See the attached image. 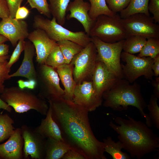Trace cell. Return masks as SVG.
<instances>
[{
  "instance_id": "obj_18",
  "label": "cell",
  "mask_w": 159,
  "mask_h": 159,
  "mask_svg": "<svg viewBox=\"0 0 159 159\" xmlns=\"http://www.w3.org/2000/svg\"><path fill=\"white\" fill-rule=\"evenodd\" d=\"M24 140L21 129H16L5 143L0 144V159H21Z\"/></svg>"
},
{
  "instance_id": "obj_3",
  "label": "cell",
  "mask_w": 159,
  "mask_h": 159,
  "mask_svg": "<svg viewBox=\"0 0 159 159\" xmlns=\"http://www.w3.org/2000/svg\"><path fill=\"white\" fill-rule=\"evenodd\" d=\"M102 98L104 100L103 106L115 111L126 110L129 106L135 107L145 119L146 124L150 127L152 126L149 115L144 112L147 104L140 86L135 81L131 83L124 78L120 79L103 93Z\"/></svg>"
},
{
  "instance_id": "obj_43",
  "label": "cell",
  "mask_w": 159,
  "mask_h": 159,
  "mask_svg": "<svg viewBox=\"0 0 159 159\" xmlns=\"http://www.w3.org/2000/svg\"><path fill=\"white\" fill-rule=\"evenodd\" d=\"M152 69L154 75L156 77H158L159 75V54L154 58Z\"/></svg>"
},
{
  "instance_id": "obj_38",
  "label": "cell",
  "mask_w": 159,
  "mask_h": 159,
  "mask_svg": "<svg viewBox=\"0 0 159 159\" xmlns=\"http://www.w3.org/2000/svg\"><path fill=\"white\" fill-rule=\"evenodd\" d=\"M9 12V17L15 18L16 12L23 0H6Z\"/></svg>"
},
{
  "instance_id": "obj_20",
  "label": "cell",
  "mask_w": 159,
  "mask_h": 159,
  "mask_svg": "<svg viewBox=\"0 0 159 159\" xmlns=\"http://www.w3.org/2000/svg\"><path fill=\"white\" fill-rule=\"evenodd\" d=\"M46 116L42 119L40 125L34 129L35 130L44 138L52 139L66 143L59 127L52 117L49 106Z\"/></svg>"
},
{
  "instance_id": "obj_33",
  "label": "cell",
  "mask_w": 159,
  "mask_h": 159,
  "mask_svg": "<svg viewBox=\"0 0 159 159\" xmlns=\"http://www.w3.org/2000/svg\"><path fill=\"white\" fill-rule=\"evenodd\" d=\"M31 8L36 9L41 14L50 18L51 17L47 0H27Z\"/></svg>"
},
{
  "instance_id": "obj_15",
  "label": "cell",
  "mask_w": 159,
  "mask_h": 159,
  "mask_svg": "<svg viewBox=\"0 0 159 159\" xmlns=\"http://www.w3.org/2000/svg\"><path fill=\"white\" fill-rule=\"evenodd\" d=\"M121 79L114 74L97 57L92 81L97 94L102 97L103 93Z\"/></svg>"
},
{
  "instance_id": "obj_1",
  "label": "cell",
  "mask_w": 159,
  "mask_h": 159,
  "mask_svg": "<svg viewBox=\"0 0 159 159\" xmlns=\"http://www.w3.org/2000/svg\"><path fill=\"white\" fill-rule=\"evenodd\" d=\"M52 117L59 127L66 143L85 159H106L104 143L95 136L89 112L72 101L58 96L48 100Z\"/></svg>"
},
{
  "instance_id": "obj_2",
  "label": "cell",
  "mask_w": 159,
  "mask_h": 159,
  "mask_svg": "<svg viewBox=\"0 0 159 159\" xmlns=\"http://www.w3.org/2000/svg\"><path fill=\"white\" fill-rule=\"evenodd\" d=\"M127 119L117 116L115 124L111 121L109 125L118 134L123 149L132 158L138 159L145 155L159 151V137L145 123L129 116Z\"/></svg>"
},
{
  "instance_id": "obj_37",
  "label": "cell",
  "mask_w": 159,
  "mask_h": 159,
  "mask_svg": "<svg viewBox=\"0 0 159 159\" xmlns=\"http://www.w3.org/2000/svg\"><path fill=\"white\" fill-rule=\"evenodd\" d=\"M148 10L153 15L154 22L159 23V0H150Z\"/></svg>"
},
{
  "instance_id": "obj_48",
  "label": "cell",
  "mask_w": 159,
  "mask_h": 159,
  "mask_svg": "<svg viewBox=\"0 0 159 159\" xmlns=\"http://www.w3.org/2000/svg\"><path fill=\"white\" fill-rule=\"evenodd\" d=\"M9 56L8 55L5 56L0 57V62L7 60L9 58Z\"/></svg>"
},
{
  "instance_id": "obj_41",
  "label": "cell",
  "mask_w": 159,
  "mask_h": 159,
  "mask_svg": "<svg viewBox=\"0 0 159 159\" xmlns=\"http://www.w3.org/2000/svg\"><path fill=\"white\" fill-rule=\"evenodd\" d=\"M30 13L29 10L25 6H20L17 10L15 18L17 19L23 20L26 18Z\"/></svg>"
},
{
  "instance_id": "obj_22",
  "label": "cell",
  "mask_w": 159,
  "mask_h": 159,
  "mask_svg": "<svg viewBox=\"0 0 159 159\" xmlns=\"http://www.w3.org/2000/svg\"><path fill=\"white\" fill-rule=\"evenodd\" d=\"M45 144V159H62L65 154L71 149L67 144L51 138H47Z\"/></svg>"
},
{
  "instance_id": "obj_10",
  "label": "cell",
  "mask_w": 159,
  "mask_h": 159,
  "mask_svg": "<svg viewBox=\"0 0 159 159\" xmlns=\"http://www.w3.org/2000/svg\"><path fill=\"white\" fill-rule=\"evenodd\" d=\"M36 71L39 97L47 100L53 96L63 97L64 91L60 85V79L56 69L45 64H38Z\"/></svg>"
},
{
  "instance_id": "obj_44",
  "label": "cell",
  "mask_w": 159,
  "mask_h": 159,
  "mask_svg": "<svg viewBox=\"0 0 159 159\" xmlns=\"http://www.w3.org/2000/svg\"><path fill=\"white\" fill-rule=\"evenodd\" d=\"M152 84L154 87V94L159 98V77H156L155 80H152Z\"/></svg>"
},
{
  "instance_id": "obj_27",
  "label": "cell",
  "mask_w": 159,
  "mask_h": 159,
  "mask_svg": "<svg viewBox=\"0 0 159 159\" xmlns=\"http://www.w3.org/2000/svg\"><path fill=\"white\" fill-rule=\"evenodd\" d=\"M147 38L139 35H129L125 39L123 50L126 52L134 54L139 53L145 44Z\"/></svg>"
},
{
  "instance_id": "obj_45",
  "label": "cell",
  "mask_w": 159,
  "mask_h": 159,
  "mask_svg": "<svg viewBox=\"0 0 159 159\" xmlns=\"http://www.w3.org/2000/svg\"><path fill=\"white\" fill-rule=\"evenodd\" d=\"M9 46L4 43L0 44V57L8 55Z\"/></svg>"
},
{
  "instance_id": "obj_36",
  "label": "cell",
  "mask_w": 159,
  "mask_h": 159,
  "mask_svg": "<svg viewBox=\"0 0 159 159\" xmlns=\"http://www.w3.org/2000/svg\"><path fill=\"white\" fill-rule=\"evenodd\" d=\"M7 60L0 62V93H1L5 88L4 81L9 79V73L11 69L7 66Z\"/></svg>"
},
{
  "instance_id": "obj_8",
  "label": "cell",
  "mask_w": 159,
  "mask_h": 159,
  "mask_svg": "<svg viewBox=\"0 0 159 159\" xmlns=\"http://www.w3.org/2000/svg\"><path fill=\"white\" fill-rule=\"evenodd\" d=\"M120 58L125 64H121L123 78L132 83L139 77L143 76L153 80L154 74L152 69L154 59L150 57H140L125 52H122Z\"/></svg>"
},
{
  "instance_id": "obj_24",
  "label": "cell",
  "mask_w": 159,
  "mask_h": 159,
  "mask_svg": "<svg viewBox=\"0 0 159 159\" xmlns=\"http://www.w3.org/2000/svg\"><path fill=\"white\" fill-rule=\"evenodd\" d=\"M105 152L109 154L113 159H130V156L122 152L123 146L121 142L113 140L111 137L103 139Z\"/></svg>"
},
{
  "instance_id": "obj_26",
  "label": "cell",
  "mask_w": 159,
  "mask_h": 159,
  "mask_svg": "<svg viewBox=\"0 0 159 159\" xmlns=\"http://www.w3.org/2000/svg\"><path fill=\"white\" fill-rule=\"evenodd\" d=\"M57 42L64 57L65 64H69L74 57L84 48L69 40H63Z\"/></svg>"
},
{
  "instance_id": "obj_28",
  "label": "cell",
  "mask_w": 159,
  "mask_h": 159,
  "mask_svg": "<svg viewBox=\"0 0 159 159\" xmlns=\"http://www.w3.org/2000/svg\"><path fill=\"white\" fill-rule=\"evenodd\" d=\"M90 5L89 12L91 19L95 21L97 18L101 15L113 16L115 14L108 8L105 0H88Z\"/></svg>"
},
{
  "instance_id": "obj_40",
  "label": "cell",
  "mask_w": 159,
  "mask_h": 159,
  "mask_svg": "<svg viewBox=\"0 0 159 159\" xmlns=\"http://www.w3.org/2000/svg\"><path fill=\"white\" fill-rule=\"evenodd\" d=\"M9 15L6 0H0V18L2 19L9 17Z\"/></svg>"
},
{
  "instance_id": "obj_30",
  "label": "cell",
  "mask_w": 159,
  "mask_h": 159,
  "mask_svg": "<svg viewBox=\"0 0 159 159\" xmlns=\"http://www.w3.org/2000/svg\"><path fill=\"white\" fill-rule=\"evenodd\" d=\"M159 54V38H150L140 52L138 56L150 57L154 59Z\"/></svg>"
},
{
  "instance_id": "obj_21",
  "label": "cell",
  "mask_w": 159,
  "mask_h": 159,
  "mask_svg": "<svg viewBox=\"0 0 159 159\" xmlns=\"http://www.w3.org/2000/svg\"><path fill=\"white\" fill-rule=\"evenodd\" d=\"M56 69L64 87L63 98L72 101L74 90L77 85L73 76V65L70 63L64 64Z\"/></svg>"
},
{
  "instance_id": "obj_32",
  "label": "cell",
  "mask_w": 159,
  "mask_h": 159,
  "mask_svg": "<svg viewBox=\"0 0 159 159\" xmlns=\"http://www.w3.org/2000/svg\"><path fill=\"white\" fill-rule=\"evenodd\" d=\"M44 64L56 69L59 66L65 64L64 57L58 45L50 53Z\"/></svg>"
},
{
  "instance_id": "obj_13",
  "label": "cell",
  "mask_w": 159,
  "mask_h": 159,
  "mask_svg": "<svg viewBox=\"0 0 159 159\" xmlns=\"http://www.w3.org/2000/svg\"><path fill=\"white\" fill-rule=\"evenodd\" d=\"M72 101L89 112L95 111L101 106L103 99L95 92L92 81H84L77 84L74 90Z\"/></svg>"
},
{
  "instance_id": "obj_39",
  "label": "cell",
  "mask_w": 159,
  "mask_h": 159,
  "mask_svg": "<svg viewBox=\"0 0 159 159\" xmlns=\"http://www.w3.org/2000/svg\"><path fill=\"white\" fill-rule=\"evenodd\" d=\"M17 83L18 87L20 88L25 89L27 88L30 90L34 89L37 84V82L33 80L24 81L20 80L17 81Z\"/></svg>"
},
{
  "instance_id": "obj_46",
  "label": "cell",
  "mask_w": 159,
  "mask_h": 159,
  "mask_svg": "<svg viewBox=\"0 0 159 159\" xmlns=\"http://www.w3.org/2000/svg\"><path fill=\"white\" fill-rule=\"evenodd\" d=\"M1 109L5 110L10 112H11L12 110L11 107L8 105L0 98V110Z\"/></svg>"
},
{
  "instance_id": "obj_19",
  "label": "cell",
  "mask_w": 159,
  "mask_h": 159,
  "mask_svg": "<svg viewBox=\"0 0 159 159\" xmlns=\"http://www.w3.org/2000/svg\"><path fill=\"white\" fill-rule=\"evenodd\" d=\"M24 51V57L21 64L16 72L9 74V78L21 77L37 82V72L33 61L35 50L33 44L29 41H25Z\"/></svg>"
},
{
  "instance_id": "obj_16",
  "label": "cell",
  "mask_w": 159,
  "mask_h": 159,
  "mask_svg": "<svg viewBox=\"0 0 159 159\" xmlns=\"http://www.w3.org/2000/svg\"><path fill=\"white\" fill-rule=\"evenodd\" d=\"M28 39L33 44L36 54V61L38 64H44L48 56L58 45L50 38L43 30L37 29L29 33Z\"/></svg>"
},
{
  "instance_id": "obj_4",
  "label": "cell",
  "mask_w": 159,
  "mask_h": 159,
  "mask_svg": "<svg viewBox=\"0 0 159 159\" xmlns=\"http://www.w3.org/2000/svg\"><path fill=\"white\" fill-rule=\"evenodd\" d=\"M0 98L15 112L21 113L34 110L46 115L49 108L46 101L30 90L22 89L17 86L5 88Z\"/></svg>"
},
{
  "instance_id": "obj_34",
  "label": "cell",
  "mask_w": 159,
  "mask_h": 159,
  "mask_svg": "<svg viewBox=\"0 0 159 159\" xmlns=\"http://www.w3.org/2000/svg\"><path fill=\"white\" fill-rule=\"evenodd\" d=\"M130 0H105L109 8L115 14L120 12L128 5Z\"/></svg>"
},
{
  "instance_id": "obj_47",
  "label": "cell",
  "mask_w": 159,
  "mask_h": 159,
  "mask_svg": "<svg viewBox=\"0 0 159 159\" xmlns=\"http://www.w3.org/2000/svg\"><path fill=\"white\" fill-rule=\"evenodd\" d=\"M8 40L3 35H0V44L4 43L7 41Z\"/></svg>"
},
{
  "instance_id": "obj_11",
  "label": "cell",
  "mask_w": 159,
  "mask_h": 159,
  "mask_svg": "<svg viewBox=\"0 0 159 159\" xmlns=\"http://www.w3.org/2000/svg\"><path fill=\"white\" fill-rule=\"evenodd\" d=\"M120 21L127 36L139 35L147 39L159 38V26L150 15L139 13L125 18H120Z\"/></svg>"
},
{
  "instance_id": "obj_9",
  "label": "cell",
  "mask_w": 159,
  "mask_h": 159,
  "mask_svg": "<svg viewBox=\"0 0 159 159\" xmlns=\"http://www.w3.org/2000/svg\"><path fill=\"white\" fill-rule=\"evenodd\" d=\"M97 52V57L115 76L123 78L120 62L125 39L113 43L102 41L95 37H91Z\"/></svg>"
},
{
  "instance_id": "obj_12",
  "label": "cell",
  "mask_w": 159,
  "mask_h": 159,
  "mask_svg": "<svg viewBox=\"0 0 159 159\" xmlns=\"http://www.w3.org/2000/svg\"><path fill=\"white\" fill-rule=\"evenodd\" d=\"M21 129L24 140L23 157L25 159L29 157L33 159L44 158L45 139L35 129L26 125H22Z\"/></svg>"
},
{
  "instance_id": "obj_17",
  "label": "cell",
  "mask_w": 159,
  "mask_h": 159,
  "mask_svg": "<svg viewBox=\"0 0 159 159\" xmlns=\"http://www.w3.org/2000/svg\"><path fill=\"white\" fill-rule=\"evenodd\" d=\"M90 8V3L84 0H74L70 2L68 6L67 12L69 11L70 14L66 17L68 20L76 19L82 25L85 32L89 35L95 21L89 15Z\"/></svg>"
},
{
  "instance_id": "obj_31",
  "label": "cell",
  "mask_w": 159,
  "mask_h": 159,
  "mask_svg": "<svg viewBox=\"0 0 159 159\" xmlns=\"http://www.w3.org/2000/svg\"><path fill=\"white\" fill-rule=\"evenodd\" d=\"M158 99L153 94L150 97L149 104L147 105L149 113L148 115L152 125L159 129V107L158 103Z\"/></svg>"
},
{
  "instance_id": "obj_6",
  "label": "cell",
  "mask_w": 159,
  "mask_h": 159,
  "mask_svg": "<svg viewBox=\"0 0 159 159\" xmlns=\"http://www.w3.org/2000/svg\"><path fill=\"white\" fill-rule=\"evenodd\" d=\"M120 15L111 16L101 15L96 19L89 35L95 37L102 41L113 43L125 39L127 36L121 23Z\"/></svg>"
},
{
  "instance_id": "obj_5",
  "label": "cell",
  "mask_w": 159,
  "mask_h": 159,
  "mask_svg": "<svg viewBox=\"0 0 159 159\" xmlns=\"http://www.w3.org/2000/svg\"><path fill=\"white\" fill-rule=\"evenodd\" d=\"M33 27L43 30L48 37L56 42L63 40L71 41L84 47L92 41L91 37L85 32H74L58 24L53 17L50 20L40 15L35 16Z\"/></svg>"
},
{
  "instance_id": "obj_23",
  "label": "cell",
  "mask_w": 159,
  "mask_h": 159,
  "mask_svg": "<svg viewBox=\"0 0 159 159\" xmlns=\"http://www.w3.org/2000/svg\"><path fill=\"white\" fill-rule=\"evenodd\" d=\"M51 15L57 23L63 26L65 23L68 6L70 0H47Z\"/></svg>"
},
{
  "instance_id": "obj_29",
  "label": "cell",
  "mask_w": 159,
  "mask_h": 159,
  "mask_svg": "<svg viewBox=\"0 0 159 159\" xmlns=\"http://www.w3.org/2000/svg\"><path fill=\"white\" fill-rule=\"evenodd\" d=\"M14 123L7 114H0V142L9 138L14 132Z\"/></svg>"
},
{
  "instance_id": "obj_42",
  "label": "cell",
  "mask_w": 159,
  "mask_h": 159,
  "mask_svg": "<svg viewBox=\"0 0 159 159\" xmlns=\"http://www.w3.org/2000/svg\"><path fill=\"white\" fill-rule=\"evenodd\" d=\"M62 159H85L82 154L72 150L70 149L62 157Z\"/></svg>"
},
{
  "instance_id": "obj_7",
  "label": "cell",
  "mask_w": 159,
  "mask_h": 159,
  "mask_svg": "<svg viewBox=\"0 0 159 159\" xmlns=\"http://www.w3.org/2000/svg\"><path fill=\"white\" fill-rule=\"evenodd\" d=\"M97 58V49L92 41L72 59L70 63L73 66V76L77 84L91 81Z\"/></svg>"
},
{
  "instance_id": "obj_25",
  "label": "cell",
  "mask_w": 159,
  "mask_h": 159,
  "mask_svg": "<svg viewBox=\"0 0 159 159\" xmlns=\"http://www.w3.org/2000/svg\"><path fill=\"white\" fill-rule=\"evenodd\" d=\"M149 0H130L128 6L120 12L121 19H124L136 14L142 13L150 16L148 10Z\"/></svg>"
},
{
  "instance_id": "obj_35",
  "label": "cell",
  "mask_w": 159,
  "mask_h": 159,
  "mask_svg": "<svg viewBox=\"0 0 159 159\" xmlns=\"http://www.w3.org/2000/svg\"><path fill=\"white\" fill-rule=\"evenodd\" d=\"M25 41L24 40L19 41L13 52L7 64V67L10 69L13 64L17 61L21 53L24 50Z\"/></svg>"
},
{
  "instance_id": "obj_14",
  "label": "cell",
  "mask_w": 159,
  "mask_h": 159,
  "mask_svg": "<svg viewBox=\"0 0 159 159\" xmlns=\"http://www.w3.org/2000/svg\"><path fill=\"white\" fill-rule=\"evenodd\" d=\"M29 33L27 22L9 16L0 21V35L6 37L13 47L19 41L27 38Z\"/></svg>"
}]
</instances>
